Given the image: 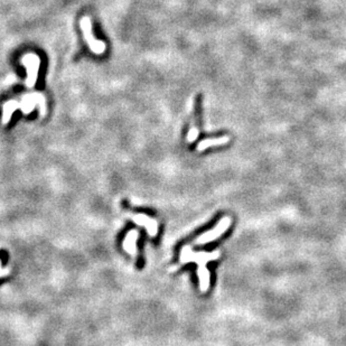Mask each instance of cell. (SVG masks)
<instances>
[{
    "mask_svg": "<svg viewBox=\"0 0 346 346\" xmlns=\"http://www.w3.org/2000/svg\"><path fill=\"white\" fill-rule=\"evenodd\" d=\"M17 109H19V103L16 101H9L3 105V114H2V123L7 124L9 120L11 118V114L16 111Z\"/></svg>",
    "mask_w": 346,
    "mask_h": 346,
    "instance_id": "cell-8",
    "label": "cell"
},
{
    "mask_svg": "<svg viewBox=\"0 0 346 346\" xmlns=\"http://www.w3.org/2000/svg\"><path fill=\"white\" fill-rule=\"evenodd\" d=\"M197 137H198V129L196 126H193L191 128L190 132H188V135H187V141L193 142L194 140H196Z\"/></svg>",
    "mask_w": 346,
    "mask_h": 346,
    "instance_id": "cell-9",
    "label": "cell"
},
{
    "mask_svg": "<svg viewBox=\"0 0 346 346\" xmlns=\"http://www.w3.org/2000/svg\"><path fill=\"white\" fill-rule=\"evenodd\" d=\"M231 222H232V221H231V218H229V216H225V218L221 219L219 224L216 225L214 229H212L209 231V232H206L204 234H202L201 237H198L195 240V244H206V243L214 241V240L220 238L221 235H222L225 231L230 228Z\"/></svg>",
    "mask_w": 346,
    "mask_h": 346,
    "instance_id": "cell-4",
    "label": "cell"
},
{
    "mask_svg": "<svg viewBox=\"0 0 346 346\" xmlns=\"http://www.w3.org/2000/svg\"><path fill=\"white\" fill-rule=\"evenodd\" d=\"M229 140H230V138L228 136L220 137V138H211V139H204V140H202L200 144H198L197 150L198 151H204L205 149L210 148V147L228 144Z\"/></svg>",
    "mask_w": 346,
    "mask_h": 346,
    "instance_id": "cell-7",
    "label": "cell"
},
{
    "mask_svg": "<svg viewBox=\"0 0 346 346\" xmlns=\"http://www.w3.org/2000/svg\"><path fill=\"white\" fill-rule=\"evenodd\" d=\"M139 233L137 230L129 231V233L126 235V238L123 240L122 247L123 250L128 252L131 257H137V241Z\"/></svg>",
    "mask_w": 346,
    "mask_h": 346,
    "instance_id": "cell-6",
    "label": "cell"
},
{
    "mask_svg": "<svg viewBox=\"0 0 346 346\" xmlns=\"http://www.w3.org/2000/svg\"><path fill=\"white\" fill-rule=\"evenodd\" d=\"M9 269H2V267H1V261H0V277H4L6 275L9 274Z\"/></svg>",
    "mask_w": 346,
    "mask_h": 346,
    "instance_id": "cell-10",
    "label": "cell"
},
{
    "mask_svg": "<svg viewBox=\"0 0 346 346\" xmlns=\"http://www.w3.org/2000/svg\"><path fill=\"white\" fill-rule=\"evenodd\" d=\"M21 63L27 68L26 85L27 87H33L37 81L40 59L36 54H27L22 56Z\"/></svg>",
    "mask_w": 346,
    "mask_h": 346,
    "instance_id": "cell-3",
    "label": "cell"
},
{
    "mask_svg": "<svg viewBox=\"0 0 346 346\" xmlns=\"http://www.w3.org/2000/svg\"><path fill=\"white\" fill-rule=\"evenodd\" d=\"M81 29L83 31V36H84V39L86 41V44L89 45V47L91 48L92 52L94 54H103L105 50V44L104 41L95 39L93 31H92V22L90 17L84 16L81 19Z\"/></svg>",
    "mask_w": 346,
    "mask_h": 346,
    "instance_id": "cell-2",
    "label": "cell"
},
{
    "mask_svg": "<svg viewBox=\"0 0 346 346\" xmlns=\"http://www.w3.org/2000/svg\"><path fill=\"white\" fill-rule=\"evenodd\" d=\"M130 219L140 227H145L150 237H156L157 233H158V223L155 219H151L150 216L145 214H136L130 215Z\"/></svg>",
    "mask_w": 346,
    "mask_h": 346,
    "instance_id": "cell-5",
    "label": "cell"
},
{
    "mask_svg": "<svg viewBox=\"0 0 346 346\" xmlns=\"http://www.w3.org/2000/svg\"><path fill=\"white\" fill-rule=\"evenodd\" d=\"M220 252H193L191 247L185 246L182 249L181 262L182 264H188V262H195L198 265L197 276L200 279V289L201 292L205 293L210 287V271L206 268L207 262L219 259Z\"/></svg>",
    "mask_w": 346,
    "mask_h": 346,
    "instance_id": "cell-1",
    "label": "cell"
}]
</instances>
